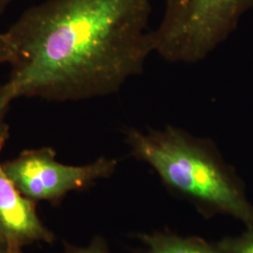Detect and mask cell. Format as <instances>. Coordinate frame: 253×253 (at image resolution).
<instances>
[{
  "label": "cell",
  "mask_w": 253,
  "mask_h": 253,
  "mask_svg": "<svg viewBox=\"0 0 253 253\" xmlns=\"http://www.w3.org/2000/svg\"><path fill=\"white\" fill-rule=\"evenodd\" d=\"M64 253H110L108 245L101 236H96L90 244L84 248L74 247L73 245L65 243Z\"/></svg>",
  "instance_id": "cell-9"
},
{
  "label": "cell",
  "mask_w": 253,
  "mask_h": 253,
  "mask_svg": "<svg viewBox=\"0 0 253 253\" xmlns=\"http://www.w3.org/2000/svg\"><path fill=\"white\" fill-rule=\"evenodd\" d=\"M160 25L150 30L152 53L170 63L207 59L253 9V0H164Z\"/></svg>",
  "instance_id": "cell-3"
},
{
  "label": "cell",
  "mask_w": 253,
  "mask_h": 253,
  "mask_svg": "<svg viewBox=\"0 0 253 253\" xmlns=\"http://www.w3.org/2000/svg\"><path fill=\"white\" fill-rule=\"evenodd\" d=\"M2 253H23L21 249H15V248H9L6 247L4 252Z\"/></svg>",
  "instance_id": "cell-12"
},
{
  "label": "cell",
  "mask_w": 253,
  "mask_h": 253,
  "mask_svg": "<svg viewBox=\"0 0 253 253\" xmlns=\"http://www.w3.org/2000/svg\"><path fill=\"white\" fill-rule=\"evenodd\" d=\"M150 0H46L6 31L18 98L80 101L118 93L152 53Z\"/></svg>",
  "instance_id": "cell-1"
},
{
  "label": "cell",
  "mask_w": 253,
  "mask_h": 253,
  "mask_svg": "<svg viewBox=\"0 0 253 253\" xmlns=\"http://www.w3.org/2000/svg\"><path fill=\"white\" fill-rule=\"evenodd\" d=\"M16 0H0V14L3 13L11 3Z\"/></svg>",
  "instance_id": "cell-11"
},
{
  "label": "cell",
  "mask_w": 253,
  "mask_h": 253,
  "mask_svg": "<svg viewBox=\"0 0 253 253\" xmlns=\"http://www.w3.org/2000/svg\"><path fill=\"white\" fill-rule=\"evenodd\" d=\"M5 249H6V246H5V245L3 244V243L0 241V253H3Z\"/></svg>",
  "instance_id": "cell-13"
},
{
  "label": "cell",
  "mask_w": 253,
  "mask_h": 253,
  "mask_svg": "<svg viewBox=\"0 0 253 253\" xmlns=\"http://www.w3.org/2000/svg\"><path fill=\"white\" fill-rule=\"evenodd\" d=\"M118 164L115 159L100 157L85 165H67L55 160L53 148L42 147L25 150L2 166L24 196L34 202H55L71 191L88 189L97 181L108 178Z\"/></svg>",
  "instance_id": "cell-4"
},
{
  "label": "cell",
  "mask_w": 253,
  "mask_h": 253,
  "mask_svg": "<svg viewBox=\"0 0 253 253\" xmlns=\"http://www.w3.org/2000/svg\"><path fill=\"white\" fill-rule=\"evenodd\" d=\"M124 141L134 159L150 166L167 190L189 201L203 217L226 215L253 228L244 183L213 140L166 125L145 131L126 127Z\"/></svg>",
  "instance_id": "cell-2"
},
{
  "label": "cell",
  "mask_w": 253,
  "mask_h": 253,
  "mask_svg": "<svg viewBox=\"0 0 253 253\" xmlns=\"http://www.w3.org/2000/svg\"><path fill=\"white\" fill-rule=\"evenodd\" d=\"M13 47L6 32L0 33V66L12 62Z\"/></svg>",
  "instance_id": "cell-10"
},
{
  "label": "cell",
  "mask_w": 253,
  "mask_h": 253,
  "mask_svg": "<svg viewBox=\"0 0 253 253\" xmlns=\"http://www.w3.org/2000/svg\"><path fill=\"white\" fill-rule=\"evenodd\" d=\"M15 99V93L9 82L0 84V145H5L9 138V126L6 123V116L10 103Z\"/></svg>",
  "instance_id": "cell-7"
},
{
  "label": "cell",
  "mask_w": 253,
  "mask_h": 253,
  "mask_svg": "<svg viewBox=\"0 0 253 253\" xmlns=\"http://www.w3.org/2000/svg\"><path fill=\"white\" fill-rule=\"evenodd\" d=\"M4 145H0V153ZM54 235L42 223L35 202L24 196L3 169L0 162V241L21 249L36 242H54Z\"/></svg>",
  "instance_id": "cell-5"
},
{
  "label": "cell",
  "mask_w": 253,
  "mask_h": 253,
  "mask_svg": "<svg viewBox=\"0 0 253 253\" xmlns=\"http://www.w3.org/2000/svg\"><path fill=\"white\" fill-rule=\"evenodd\" d=\"M218 245L226 253H253V228L237 236L225 237Z\"/></svg>",
  "instance_id": "cell-8"
},
{
  "label": "cell",
  "mask_w": 253,
  "mask_h": 253,
  "mask_svg": "<svg viewBox=\"0 0 253 253\" xmlns=\"http://www.w3.org/2000/svg\"><path fill=\"white\" fill-rule=\"evenodd\" d=\"M145 253H226L221 247L211 244L198 236H179L168 232L141 234Z\"/></svg>",
  "instance_id": "cell-6"
}]
</instances>
